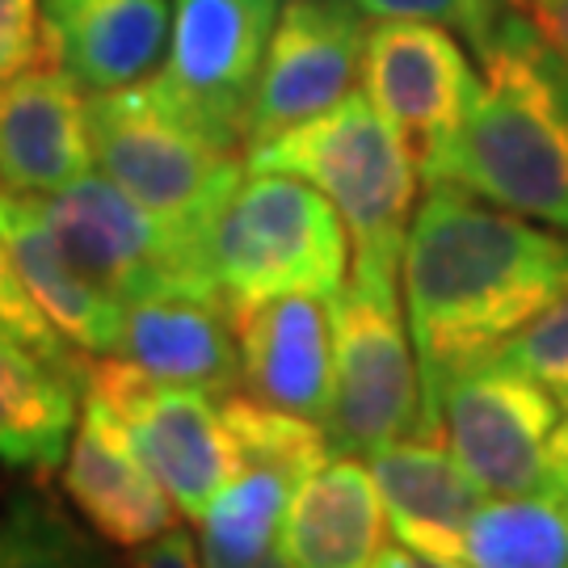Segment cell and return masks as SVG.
I'll return each instance as SVG.
<instances>
[{
    "label": "cell",
    "mask_w": 568,
    "mask_h": 568,
    "mask_svg": "<svg viewBox=\"0 0 568 568\" xmlns=\"http://www.w3.org/2000/svg\"><path fill=\"white\" fill-rule=\"evenodd\" d=\"M408 333L426 387V434L438 387L459 366L497 358L523 328L568 295V232L434 182L413 211L400 262Z\"/></svg>",
    "instance_id": "6da1fadb"
},
{
    "label": "cell",
    "mask_w": 568,
    "mask_h": 568,
    "mask_svg": "<svg viewBox=\"0 0 568 568\" xmlns=\"http://www.w3.org/2000/svg\"><path fill=\"white\" fill-rule=\"evenodd\" d=\"M476 60V102L426 182L568 232V68L514 9Z\"/></svg>",
    "instance_id": "7a4b0ae2"
},
{
    "label": "cell",
    "mask_w": 568,
    "mask_h": 568,
    "mask_svg": "<svg viewBox=\"0 0 568 568\" xmlns=\"http://www.w3.org/2000/svg\"><path fill=\"white\" fill-rule=\"evenodd\" d=\"M244 164L316 185L349 232V283L400 295V262L422 173L366 93L349 89L328 110L248 148Z\"/></svg>",
    "instance_id": "3957f363"
},
{
    "label": "cell",
    "mask_w": 568,
    "mask_h": 568,
    "mask_svg": "<svg viewBox=\"0 0 568 568\" xmlns=\"http://www.w3.org/2000/svg\"><path fill=\"white\" fill-rule=\"evenodd\" d=\"M206 262L232 316L283 295L333 300L349 283V232L312 182L244 169L211 224Z\"/></svg>",
    "instance_id": "277c9868"
},
{
    "label": "cell",
    "mask_w": 568,
    "mask_h": 568,
    "mask_svg": "<svg viewBox=\"0 0 568 568\" xmlns=\"http://www.w3.org/2000/svg\"><path fill=\"white\" fill-rule=\"evenodd\" d=\"M89 135L93 161L122 194L203 244L248 169L173 102L161 77L89 93Z\"/></svg>",
    "instance_id": "5b68a950"
},
{
    "label": "cell",
    "mask_w": 568,
    "mask_h": 568,
    "mask_svg": "<svg viewBox=\"0 0 568 568\" xmlns=\"http://www.w3.org/2000/svg\"><path fill=\"white\" fill-rule=\"evenodd\" d=\"M220 408L236 447V467L194 523L203 565H278V530L286 506L295 488L333 455V443L321 422L262 405L241 387L227 392Z\"/></svg>",
    "instance_id": "8992f818"
},
{
    "label": "cell",
    "mask_w": 568,
    "mask_h": 568,
    "mask_svg": "<svg viewBox=\"0 0 568 568\" xmlns=\"http://www.w3.org/2000/svg\"><path fill=\"white\" fill-rule=\"evenodd\" d=\"M333 316V400L325 434L333 450L375 455L426 434V387L400 295L345 283L328 300Z\"/></svg>",
    "instance_id": "52a82bcc"
},
{
    "label": "cell",
    "mask_w": 568,
    "mask_h": 568,
    "mask_svg": "<svg viewBox=\"0 0 568 568\" xmlns=\"http://www.w3.org/2000/svg\"><path fill=\"white\" fill-rule=\"evenodd\" d=\"M560 396L506 358L459 366L438 387L434 426L488 497L556 493Z\"/></svg>",
    "instance_id": "ba28073f"
},
{
    "label": "cell",
    "mask_w": 568,
    "mask_h": 568,
    "mask_svg": "<svg viewBox=\"0 0 568 568\" xmlns=\"http://www.w3.org/2000/svg\"><path fill=\"white\" fill-rule=\"evenodd\" d=\"M68 253L122 300H161V295H215L206 244L156 220L148 206L122 194L105 173H84L47 199H34Z\"/></svg>",
    "instance_id": "9c48e42d"
},
{
    "label": "cell",
    "mask_w": 568,
    "mask_h": 568,
    "mask_svg": "<svg viewBox=\"0 0 568 568\" xmlns=\"http://www.w3.org/2000/svg\"><path fill=\"white\" fill-rule=\"evenodd\" d=\"M84 387L119 413L143 464L152 467V476L185 514V523H199L236 467V447L220 400L199 387L152 379L119 354H102L89 366Z\"/></svg>",
    "instance_id": "30bf717a"
},
{
    "label": "cell",
    "mask_w": 568,
    "mask_h": 568,
    "mask_svg": "<svg viewBox=\"0 0 568 568\" xmlns=\"http://www.w3.org/2000/svg\"><path fill=\"white\" fill-rule=\"evenodd\" d=\"M283 0H173L161 84L215 143L248 148V110Z\"/></svg>",
    "instance_id": "8fae6325"
},
{
    "label": "cell",
    "mask_w": 568,
    "mask_h": 568,
    "mask_svg": "<svg viewBox=\"0 0 568 568\" xmlns=\"http://www.w3.org/2000/svg\"><path fill=\"white\" fill-rule=\"evenodd\" d=\"M363 93L405 140L426 182L459 135L476 102L480 72L447 26L422 18H384L366 30Z\"/></svg>",
    "instance_id": "7c38bea8"
},
{
    "label": "cell",
    "mask_w": 568,
    "mask_h": 568,
    "mask_svg": "<svg viewBox=\"0 0 568 568\" xmlns=\"http://www.w3.org/2000/svg\"><path fill=\"white\" fill-rule=\"evenodd\" d=\"M363 47L366 18L354 0H283L248 110V148L342 102L363 72Z\"/></svg>",
    "instance_id": "4fadbf2b"
},
{
    "label": "cell",
    "mask_w": 568,
    "mask_h": 568,
    "mask_svg": "<svg viewBox=\"0 0 568 568\" xmlns=\"http://www.w3.org/2000/svg\"><path fill=\"white\" fill-rule=\"evenodd\" d=\"M60 60L42 51L9 81H0V190L47 199L81 182L93 164L89 98Z\"/></svg>",
    "instance_id": "5bb4252c"
},
{
    "label": "cell",
    "mask_w": 568,
    "mask_h": 568,
    "mask_svg": "<svg viewBox=\"0 0 568 568\" xmlns=\"http://www.w3.org/2000/svg\"><path fill=\"white\" fill-rule=\"evenodd\" d=\"M63 493L110 548L135 551L161 530L178 527V506L143 464L119 413L84 387L81 417L63 455Z\"/></svg>",
    "instance_id": "9a60e30c"
},
{
    "label": "cell",
    "mask_w": 568,
    "mask_h": 568,
    "mask_svg": "<svg viewBox=\"0 0 568 568\" xmlns=\"http://www.w3.org/2000/svg\"><path fill=\"white\" fill-rule=\"evenodd\" d=\"M278 565L291 568H375L417 565L392 535L375 471L358 459H333L295 488L278 530Z\"/></svg>",
    "instance_id": "2e32d148"
},
{
    "label": "cell",
    "mask_w": 568,
    "mask_h": 568,
    "mask_svg": "<svg viewBox=\"0 0 568 568\" xmlns=\"http://www.w3.org/2000/svg\"><path fill=\"white\" fill-rule=\"evenodd\" d=\"M241 392L325 426L333 400V316L321 295H283L232 316Z\"/></svg>",
    "instance_id": "e0dca14e"
},
{
    "label": "cell",
    "mask_w": 568,
    "mask_h": 568,
    "mask_svg": "<svg viewBox=\"0 0 568 568\" xmlns=\"http://www.w3.org/2000/svg\"><path fill=\"white\" fill-rule=\"evenodd\" d=\"M371 471L387 506L392 535L417 565H464V535L485 488L467 476L443 438L413 434L371 455Z\"/></svg>",
    "instance_id": "ac0fdd59"
},
{
    "label": "cell",
    "mask_w": 568,
    "mask_h": 568,
    "mask_svg": "<svg viewBox=\"0 0 568 568\" xmlns=\"http://www.w3.org/2000/svg\"><path fill=\"white\" fill-rule=\"evenodd\" d=\"M0 236H4V248L18 265L30 300L42 307V316L55 325L63 342H72L89 358L114 354L126 304L114 300L68 253V244L42 215V206L34 199H18V194L0 190Z\"/></svg>",
    "instance_id": "d6986e66"
},
{
    "label": "cell",
    "mask_w": 568,
    "mask_h": 568,
    "mask_svg": "<svg viewBox=\"0 0 568 568\" xmlns=\"http://www.w3.org/2000/svg\"><path fill=\"white\" fill-rule=\"evenodd\" d=\"M173 30L169 0H42V51L89 93L148 81Z\"/></svg>",
    "instance_id": "ffe728a7"
},
{
    "label": "cell",
    "mask_w": 568,
    "mask_h": 568,
    "mask_svg": "<svg viewBox=\"0 0 568 568\" xmlns=\"http://www.w3.org/2000/svg\"><path fill=\"white\" fill-rule=\"evenodd\" d=\"M114 354L152 379L199 387L215 400L241 387L236 325L215 295H161L126 304Z\"/></svg>",
    "instance_id": "44dd1931"
},
{
    "label": "cell",
    "mask_w": 568,
    "mask_h": 568,
    "mask_svg": "<svg viewBox=\"0 0 568 568\" xmlns=\"http://www.w3.org/2000/svg\"><path fill=\"white\" fill-rule=\"evenodd\" d=\"M84 379L89 371L47 358L0 325V464L30 476L63 467L81 417Z\"/></svg>",
    "instance_id": "7402d4cb"
},
{
    "label": "cell",
    "mask_w": 568,
    "mask_h": 568,
    "mask_svg": "<svg viewBox=\"0 0 568 568\" xmlns=\"http://www.w3.org/2000/svg\"><path fill=\"white\" fill-rule=\"evenodd\" d=\"M467 568H568V506L556 493L480 501L464 535Z\"/></svg>",
    "instance_id": "603a6c76"
},
{
    "label": "cell",
    "mask_w": 568,
    "mask_h": 568,
    "mask_svg": "<svg viewBox=\"0 0 568 568\" xmlns=\"http://www.w3.org/2000/svg\"><path fill=\"white\" fill-rule=\"evenodd\" d=\"M93 544L55 506L21 497L0 509V568L4 565H93Z\"/></svg>",
    "instance_id": "cb8c5ba5"
},
{
    "label": "cell",
    "mask_w": 568,
    "mask_h": 568,
    "mask_svg": "<svg viewBox=\"0 0 568 568\" xmlns=\"http://www.w3.org/2000/svg\"><path fill=\"white\" fill-rule=\"evenodd\" d=\"M371 18H422L438 21L471 42V51L488 47L497 26L509 18V0H354Z\"/></svg>",
    "instance_id": "d4e9b609"
},
{
    "label": "cell",
    "mask_w": 568,
    "mask_h": 568,
    "mask_svg": "<svg viewBox=\"0 0 568 568\" xmlns=\"http://www.w3.org/2000/svg\"><path fill=\"white\" fill-rule=\"evenodd\" d=\"M497 358L535 375L560 400H568V295H560L544 316H535Z\"/></svg>",
    "instance_id": "484cf974"
},
{
    "label": "cell",
    "mask_w": 568,
    "mask_h": 568,
    "mask_svg": "<svg viewBox=\"0 0 568 568\" xmlns=\"http://www.w3.org/2000/svg\"><path fill=\"white\" fill-rule=\"evenodd\" d=\"M42 55V0H0V81Z\"/></svg>",
    "instance_id": "4316f807"
},
{
    "label": "cell",
    "mask_w": 568,
    "mask_h": 568,
    "mask_svg": "<svg viewBox=\"0 0 568 568\" xmlns=\"http://www.w3.org/2000/svg\"><path fill=\"white\" fill-rule=\"evenodd\" d=\"M514 13L530 21V30L556 51V60L568 68V0H509Z\"/></svg>",
    "instance_id": "83f0119b"
},
{
    "label": "cell",
    "mask_w": 568,
    "mask_h": 568,
    "mask_svg": "<svg viewBox=\"0 0 568 568\" xmlns=\"http://www.w3.org/2000/svg\"><path fill=\"white\" fill-rule=\"evenodd\" d=\"M131 560H135V565L185 568V565H203V548H199V544H194L182 527H169V530H161L156 539H148L143 548L131 551Z\"/></svg>",
    "instance_id": "f1b7e54d"
},
{
    "label": "cell",
    "mask_w": 568,
    "mask_h": 568,
    "mask_svg": "<svg viewBox=\"0 0 568 568\" xmlns=\"http://www.w3.org/2000/svg\"><path fill=\"white\" fill-rule=\"evenodd\" d=\"M565 417H560V429H556V471H560V459H568V400H560Z\"/></svg>",
    "instance_id": "f546056e"
},
{
    "label": "cell",
    "mask_w": 568,
    "mask_h": 568,
    "mask_svg": "<svg viewBox=\"0 0 568 568\" xmlns=\"http://www.w3.org/2000/svg\"><path fill=\"white\" fill-rule=\"evenodd\" d=\"M556 497L568 506V459H560V476H556Z\"/></svg>",
    "instance_id": "4dcf8cb0"
}]
</instances>
